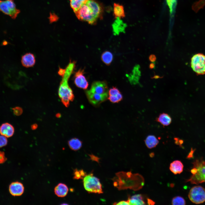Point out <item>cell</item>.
<instances>
[{
  "label": "cell",
  "instance_id": "12",
  "mask_svg": "<svg viewBox=\"0 0 205 205\" xmlns=\"http://www.w3.org/2000/svg\"><path fill=\"white\" fill-rule=\"evenodd\" d=\"M14 132V127L9 123H4L0 126V134L6 138H9L12 136Z\"/></svg>",
  "mask_w": 205,
  "mask_h": 205
},
{
  "label": "cell",
  "instance_id": "33",
  "mask_svg": "<svg viewBox=\"0 0 205 205\" xmlns=\"http://www.w3.org/2000/svg\"><path fill=\"white\" fill-rule=\"evenodd\" d=\"M5 153L3 151H0V164L3 163L7 160Z\"/></svg>",
  "mask_w": 205,
  "mask_h": 205
},
{
  "label": "cell",
  "instance_id": "39",
  "mask_svg": "<svg viewBox=\"0 0 205 205\" xmlns=\"http://www.w3.org/2000/svg\"><path fill=\"white\" fill-rule=\"evenodd\" d=\"M37 126H38L36 124H34L31 126V128L32 130H35L36 129Z\"/></svg>",
  "mask_w": 205,
  "mask_h": 205
},
{
  "label": "cell",
  "instance_id": "2",
  "mask_svg": "<svg viewBox=\"0 0 205 205\" xmlns=\"http://www.w3.org/2000/svg\"><path fill=\"white\" fill-rule=\"evenodd\" d=\"M193 167L190 170L192 174L186 182L198 184L205 182V161L202 157L195 159L192 163Z\"/></svg>",
  "mask_w": 205,
  "mask_h": 205
},
{
  "label": "cell",
  "instance_id": "8",
  "mask_svg": "<svg viewBox=\"0 0 205 205\" xmlns=\"http://www.w3.org/2000/svg\"><path fill=\"white\" fill-rule=\"evenodd\" d=\"M85 93L89 102L95 106L99 105L108 98V95H102L93 92L90 90L86 91Z\"/></svg>",
  "mask_w": 205,
  "mask_h": 205
},
{
  "label": "cell",
  "instance_id": "24",
  "mask_svg": "<svg viewBox=\"0 0 205 205\" xmlns=\"http://www.w3.org/2000/svg\"><path fill=\"white\" fill-rule=\"evenodd\" d=\"M101 59L105 64L107 65H109L113 59V55L110 52L106 51L102 54Z\"/></svg>",
  "mask_w": 205,
  "mask_h": 205
},
{
  "label": "cell",
  "instance_id": "6",
  "mask_svg": "<svg viewBox=\"0 0 205 205\" xmlns=\"http://www.w3.org/2000/svg\"><path fill=\"white\" fill-rule=\"evenodd\" d=\"M188 198L192 202L200 204L205 201V189L200 186H195L190 190Z\"/></svg>",
  "mask_w": 205,
  "mask_h": 205
},
{
  "label": "cell",
  "instance_id": "4",
  "mask_svg": "<svg viewBox=\"0 0 205 205\" xmlns=\"http://www.w3.org/2000/svg\"><path fill=\"white\" fill-rule=\"evenodd\" d=\"M83 184L85 190L89 193L98 194L103 192L99 179L93 173L86 175L83 178Z\"/></svg>",
  "mask_w": 205,
  "mask_h": 205
},
{
  "label": "cell",
  "instance_id": "16",
  "mask_svg": "<svg viewBox=\"0 0 205 205\" xmlns=\"http://www.w3.org/2000/svg\"><path fill=\"white\" fill-rule=\"evenodd\" d=\"M132 72V73L128 75V78L131 84L135 85L138 83L139 77L140 75L138 65H137L134 67Z\"/></svg>",
  "mask_w": 205,
  "mask_h": 205
},
{
  "label": "cell",
  "instance_id": "17",
  "mask_svg": "<svg viewBox=\"0 0 205 205\" xmlns=\"http://www.w3.org/2000/svg\"><path fill=\"white\" fill-rule=\"evenodd\" d=\"M156 121L163 126H166L171 124L172 122V118L168 114L163 113L160 114L156 118Z\"/></svg>",
  "mask_w": 205,
  "mask_h": 205
},
{
  "label": "cell",
  "instance_id": "34",
  "mask_svg": "<svg viewBox=\"0 0 205 205\" xmlns=\"http://www.w3.org/2000/svg\"><path fill=\"white\" fill-rule=\"evenodd\" d=\"M114 204L115 205H129V202L127 201L122 200L120 201L117 203H114Z\"/></svg>",
  "mask_w": 205,
  "mask_h": 205
},
{
  "label": "cell",
  "instance_id": "35",
  "mask_svg": "<svg viewBox=\"0 0 205 205\" xmlns=\"http://www.w3.org/2000/svg\"><path fill=\"white\" fill-rule=\"evenodd\" d=\"M149 60L151 62H153L155 61L156 58L154 54L150 55L149 58Z\"/></svg>",
  "mask_w": 205,
  "mask_h": 205
},
{
  "label": "cell",
  "instance_id": "14",
  "mask_svg": "<svg viewBox=\"0 0 205 205\" xmlns=\"http://www.w3.org/2000/svg\"><path fill=\"white\" fill-rule=\"evenodd\" d=\"M68 190V187L65 184L60 183L55 187L54 192L55 194L58 196L63 197L67 195Z\"/></svg>",
  "mask_w": 205,
  "mask_h": 205
},
{
  "label": "cell",
  "instance_id": "13",
  "mask_svg": "<svg viewBox=\"0 0 205 205\" xmlns=\"http://www.w3.org/2000/svg\"><path fill=\"white\" fill-rule=\"evenodd\" d=\"M112 25L113 32L114 35H118L121 32H124L126 25L123 23L120 19L117 17Z\"/></svg>",
  "mask_w": 205,
  "mask_h": 205
},
{
  "label": "cell",
  "instance_id": "32",
  "mask_svg": "<svg viewBox=\"0 0 205 205\" xmlns=\"http://www.w3.org/2000/svg\"><path fill=\"white\" fill-rule=\"evenodd\" d=\"M108 98L110 102L113 103H117L119 102L116 96L109 95Z\"/></svg>",
  "mask_w": 205,
  "mask_h": 205
},
{
  "label": "cell",
  "instance_id": "36",
  "mask_svg": "<svg viewBox=\"0 0 205 205\" xmlns=\"http://www.w3.org/2000/svg\"><path fill=\"white\" fill-rule=\"evenodd\" d=\"M175 144L177 145H181L183 142V141L182 140H180L178 138H175Z\"/></svg>",
  "mask_w": 205,
  "mask_h": 205
},
{
  "label": "cell",
  "instance_id": "5",
  "mask_svg": "<svg viewBox=\"0 0 205 205\" xmlns=\"http://www.w3.org/2000/svg\"><path fill=\"white\" fill-rule=\"evenodd\" d=\"M190 66L193 70L197 74H205V55L201 53L194 55L191 59Z\"/></svg>",
  "mask_w": 205,
  "mask_h": 205
},
{
  "label": "cell",
  "instance_id": "11",
  "mask_svg": "<svg viewBox=\"0 0 205 205\" xmlns=\"http://www.w3.org/2000/svg\"><path fill=\"white\" fill-rule=\"evenodd\" d=\"M36 62L35 57L33 54L27 53L22 56L21 63L22 65L26 68L33 66Z\"/></svg>",
  "mask_w": 205,
  "mask_h": 205
},
{
  "label": "cell",
  "instance_id": "18",
  "mask_svg": "<svg viewBox=\"0 0 205 205\" xmlns=\"http://www.w3.org/2000/svg\"><path fill=\"white\" fill-rule=\"evenodd\" d=\"M113 14L115 17L120 19L125 17L123 6L118 3H114L113 6Z\"/></svg>",
  "mask_w": 205,
  "mask_h": 205
},
{
  "label": "cell",
  "instance_id": "21",
  "mask_svg": "<svg viewBox=\"0 0 205 205\" xmlns=\"http://www.w3.org/2000/svg\"><path fill=\"white\" fill-rule=\"evenodd\" d=\"M129 205H144L145 202L143 200V198L141 194L134 195L128 200Z\"/></svg>",
  "mask_w": 205,
  "mask_h": 205
},
{
  "label": "cell",
  "instance_id": "19",
  "mask_svg": "<svg viewBox=\"0 0 205 205\" xmlns=\"http://www.w3.org/2000/svg\"><path fill=\"white\" fill-rule=\"evenodd\" d=\"M5 1L11 11L10 16L12 19H15L20 12V10L17 9L15 4L13 0H5Z\"/></svg>",
  "mask_w": 205,
  "mask_h": 205
},
{
  "label": "cell",
  "instance_id": "22",
  "mask_svg": "<svg viewBox=\"0 0 205 205\" xmlns=\"http://www.w3.org/2000/svg\"><path fill=\"white\" fill-rule=\"evenodd\" d=\"M68 144L71 149L74 151H77L81 147L82 142L77 138H73L68 141Z\"/></svg>",
  "mask_w": 205,
  "mask_h": 205
},
{
  "label": "cell",
  "instance_id": "3",
  "mask_svg": "<svg viewBox=\"0 0 205 205\" xmlns=\"http://www.w3.org/2000/svg\"><path fill=\"white\" fill-rule=\"evenodd\" d=\"M75 13L79 20L87 22L91 24H95L98 19L101 18L97 11L86 3L83 4Z\"/></svg>",
  "mask_w": 205,
  "mask_h": 205
},
{
  "label": "cell",
  "instance_id": "29",
  "mask_svg": "<svg viewBox=\"0 0 205 205\" xmlns=\"http://www.w3.org/2000/svg\"><path fill=\"white\" fill-rule=\"evenodd\" d=\"M12 110L14 114L17 116H20L23 112L22 108L20 107H15L12 108Z\"/></svg>",
  "mask_w": 205,
  "mask_h": 205
},
{
  "label": "cell",
  "instance_id": "20",
  "mask_svg": "<svg viewBox=\"0 0 205 205\" xmlns=\"http://www.w3.org/2000/svg\"><path fill=\"white\" fill-rule=\"evenodd\" d=\"M145 142L147 148L152 149L158 145L159 141L155 136L149 135L146 138Z\"/></svg>",
  "mask_w": 205,
  "mask_h": 205
},
{
  "label": "cell",
  "instance_id": "15",
  "mask_svg": "<svg viewBox=\"0 0 205 205\" xmlns=\"http://www.w3.org/2000/svg\"><path fill=\"white\" fill-rule=\"evenodd\" d=\"M183 165L181 161L175 160L171 163L169 169L174 174L176 175L181 173L183 170Z\"/></svg>",
  "mask_w": 205,
  "mask_h": 205
},
{
  "label": "cell",
  "instance_id": "25",
  "mask_svg": "<svg viewBox=\"0 0 205 205\" xmlns=\"http://www.w3.org/2000/svg\"><path fill=\"white\" fill-rule=\"evenodd\" d=\"M0 11L10 16L11 11L5 1L0 0Z\"/></svg>",
  "mask_w": 205,
  "mask_h": 205
},
{
  "label": "cell",
  "instance_id": "28",
  "mask_svg": "<svg viewBox=\"0 0 205 205\" xmlns=\"http://www.w3.org/2000/svg\"><path fill=\"white\" fill-rule=\"evenodd\" d=\"M166 1L169 8L170 13H172L175 7L177 0H166Z\"/></svg>",
  "mask_w": 205,
  "mask_h": 205
},
{
  "label": "cell",
  "instance_id": "10",
  "mask_svg": "<svg viewBox=\"0 0 205 205\" xmlns=\"http://www.w3.org/2000/svg\"><path fill=\"white\" fill-rule=\"evenodd\" d=\"M9 190L10 194L13 196H20L24 192V187L21 183L18 181L14 182L10 184Z\"/></svg>",
  "mask_w": 205,
  "mask_h": 205
},
{
  "label": "cell",
  "instance_id": "27",
  "mask_svg": "<svg viewBox=\"0 0 205 205\" xmlns=\"http://www.w3.org/2000/svg\"><path fill=\"white\" fill-rule=\"evenodd\" d=\"M86 173L83 170H78L76 169L74 172L73 178L75 179L83 178L86 175Z\"/></svg>",
  "mask_w": 205,
  "mask_h": 205
},
{
  "label": "cell",
  "instance_id": "26",
  "mask_svg": "<svg viewBox=\"0 0 205 205\" xmlns=\"http://www.w3.org/2000/svg\"><path fill=\"white\" fill-rule=\"evenodd\" d=\"M171 203L173 205H184L186 204V202L183 198L178 196L173 198Z\"/></svg>",
  "mask_w": 205,
  "mask_h": 205
},
{
  "label": "cell",
  "instance_id": "31",
  "mask_svg": "<svg viewBox=\"0 0 205 205\" xmlns=\"http://www.w3.org/2000/svg\"><path fill=\"white\" fill-rule=\"evenodd\" d=\"M120 92L117 88L113 87L109 89L108 93L109 95L116 96Z\"/></svg>",
  "mask_w": 205,
  "mask_h": 205
},
{
  "label": "cell",
  "instance_id": "30",
  "mask_svg": "<svg viewBox=\"0 0 205 205\" xmlns=\"http://www.w3.org/2000/svg\"><path fill=\"white\" fill-rule=\"evenodd\" d=\"M7 143V138L1 135H0V148L6 145Z\"/></svg>",
  "mask_w": 205,
  "mask_h": 205
},
{
  "label": "cell",
  "instance_id": "9",
  "mask_svg": "<svg viewBox=\"0 0 205 205\" xmlns=\"http://www.w3.org/2000/svg\"><path fill=\"white\" fill-rule=\"evenodd\" d=\"M90 90L92 92L100 94L108 95V87L105 81H96L93 82Z\"/></svg>",
  "mask_w": 205,
  "mask_h": 205
},
{
  "label": "cell",
  "instance_id": "23",
  "mask_svg": "<svg viewBox=\"0 0 205 205\" xmlns=\"http://www.w3.org/2000/svg\"><path fill=\"white\" fill-rule=\"evenodd\" d=\"M71 7L74 12H76L88 0H69Z\"/></svg>",
  "mask_w": 205,
  "mask_h": 205
},
{
  "label": "cell",
  "instance_id": "38",
  "mask_svg": "<svg viewBox=\"0 0 205 205\" xmlns=\"http://www.w3.org/2000/svg\"><path fill=\"white\" fill-rule=\"evenodd\" d=\"M147 201L149 204H155V202L150 199H148Z\"/></svg>",
  "mask_w": 205,
  "mask_h": 205
},
{
  "label": "cell",
  "instance_id": "37",
  "mask_svg": "<svg viewBox=\"0 0 205 205\" xmlns=\"http://www.w3.org/2000/svg\"><path fill=\"white\" fill-rule=\"evenodd\" d=\"M149 68L151 69H152L155 67V64L154 63H150L149 66Z\"/></svg>",
  "mask_w": 205,
  "mask_h": 205
},
{
  "label": "cell",
  "instance_id": "1",
  "mask_svg": "<svg viewBox=\"0 0 205 205\" xmlns=\"http://www.w3.org/2000/svg\"><path fill=\"white\" fill-rule=\"evenodd\" d=\"M74 68L67 65L64 69L58 90V94L62 102L66 107H68L70 101H73L74 96L73 91L69 85V79L74 70Z\"/></svg>",
  "mask_w": 205,
  "mask_h": 205
},
{
  "label": "cell",
  "instance_id": "7",
  "mask_svg": "<svg viewBox=\"0 0 205 205\" xmlns=\"http://www.w3.org/2000/svg\"><path fill=\"white\" fill-rule=\"evenodd\" d=\"M84 69H79L75 73L74 76V81L76 86L84 89H86L88 86V82L84 75Z\"/></svg>",
  "mask_w": 205,
  "mask_h": 205
},
{
  "label": "cell",
  "instance_id": "40",
  "mask_svg": "<svg viewBox=\"0 0 205 205\" xmlns=\"http://www.w3.org/2000/svg\"><path fill=\"white\" fill-rule=\"evenodd\" d=\"M160 78H161V77H160L159 76L157 75H155L153 77V78H155V79H158Z\"/></svg>",
  "mask_w": 205,
  "mask_h": 205
}]
</instances>
